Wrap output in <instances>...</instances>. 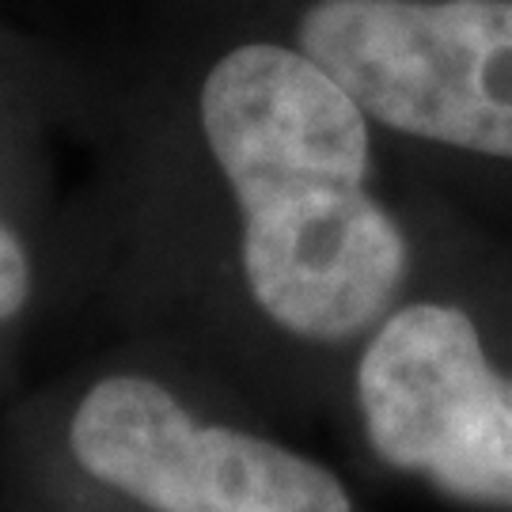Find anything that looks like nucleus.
I'll return each instance as SVG.
<instances>
[{
	"label": "nucleus",
	"instance_id": "1",
	"mask_svg": "<svg viewBox=\"0 0 512 512\" xmlns=\"http://www.w3.org/2000/svg\"><path fill=\"white\" fill-rule=\"evenodd\" d=\"M110 129L133 171L220 239L239 304L300 346H361L410 296L391 145L304 50L232 0H156Z\"/></svg>",
	"mask_w": 512,
	"mask_h": 512
},
{
	"label": "nucleus",
	"instance_id": "2",
	"mask_svg": "<svg viewBox=\"0 0 512 512\" xmlns=\"http://www.w3.org/2000/svg\"><path fill=\"white\" fill-rule=\"evenodd\" d=\"M368 114L391 148L512 167V0H232Z\"/></svg>",
	"mask_w": 512,
	"mask_h": 512
},
{
	"label": "nucleus",
	"instance_id": "3",
	"mask_svg": "<svg viewBox=\"0 0 512 512\" xmlns=\"http://www.w3.org/2000/svg\"><path fill=\"white\" fill-rule=\"evenodd\" d=\"M353 391L387 467L467 505L512 509V376L490 361L467 304L399 300L361 342Z\"/></svg>",
	"mask_w": 512,
	"mask_h": 512
},
{
	"label": "nucleus",
	"instance_id": "4",
	"mask_svg": "<svg viewBox=\"0 0 512 512\" xmlns=\"http://www.w3.org/2000/svg\"><path fill=\"white\" fill-rule=\"evenodd\" d=\"M69 452L145 512H353L346 482L319 459L198 418L145 368H110L80 391Z\"/></svg>",
	"mask_w": 512,
	"mask_h": 512
},
{
	"label": "nucleus",
	"instance_id": "5",
	"mask_svg": "<svg viewBox=\"0 0 512 512\" xmlns=\"http://www.w3.org/2000/svg\"><path fill=\"white\" fill-rule=\"evenodd\" d=\"M84 99V80L0 23V175H12L57 110Z\"/></svg>",
	"mask_w": 512,
	"mask_h": 512
}]
</instances>
